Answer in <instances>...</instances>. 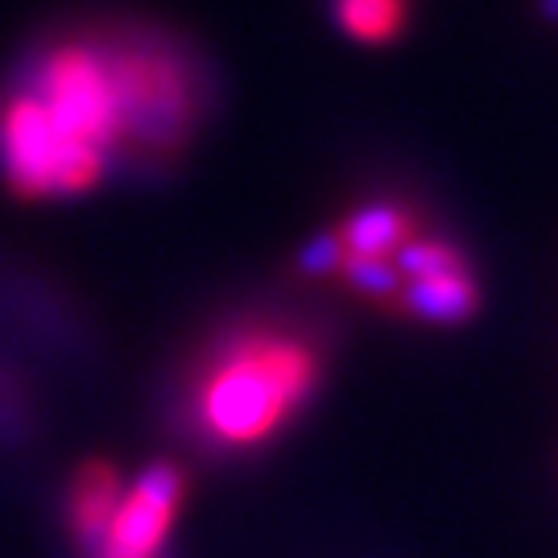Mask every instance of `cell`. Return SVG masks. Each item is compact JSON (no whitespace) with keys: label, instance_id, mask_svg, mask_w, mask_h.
Instances as JSON below:
<instances>
[{"label":"cell","instance_id":"cell-1","mask_svg":"<svg viewBox=\"0 0 558 558\" xmlns=\"http://www.w3.org/2000/svg\"><path fill=\"white\" fill-rule=\"evenodd\" d=\"M195 120L199 71L179 41L145 29L66 34L0 92V174L21 199H75L120 154L182 149Z\"/></svg>","mask_w":558,"mask_h":558},{"label":"cell","instance_id":"cell-2","mask_svg":"<svg viewBox=\"0 0 558 558\" xmlns=\"http://www.w3.org/2000/svg\"><path fill=\"white\" fill-rule=\"evenodd\" d=\"M319 348L278 327H248L223 339L191 389V418L216 447H260L281 435L315 398Z\"/></svg>","mask_w":558,"mask_h":558},{"label":"cell","instance_id":"cell-3","mask_svg":"<svg viewBox=\"0 0 558 558\" xmlns=\"http://www.w3.org/2000/svg\"><path fill=\"white\" fill-rule=\"evenodd\" d=\"M182 493L186 476L174 463L145 468L133 484H124L104 534L87 546V558H161L179 521Z\"/></svg>","mask_w":558,"mask_h":558},{"label":"cell","instance_id":"cell-4","mask_svg":"<svg viewBox=\"0 0 558 558\" xmlns=\"http://www.w3.org/2000/svg\"><path fill=\"white\" fill-rule=\"evenodd\" d=\"M398 311L426 323H459L480 306V286L472 265L456 244L435 236H414L398 253Z\"/></svg>","mask_w":558,"mask_h":558},{"label":"cell","instance_id":"cell-5","mask_svg":"<svg viewBox=\"0 0 558 558\" xmlns=\"http://www.w3.org/2000/svg\"><path fill=\"white\" fill-rule=\"evenodd\" d=\"M120 493H124V476L104 459L83 463L80 476L71 480V488H66V530L83 550L104 534Z\"/></svg>","mask_w":558,"mask_h":558},{"label":"cell","instance_id":"cell-6","mask_svg":"<svg viewBox=\"0 0 558 558\" xmlns=\"http://www.w3.org/2000/svg\"><path fill=\"white\" fill-rule=\"evenodd\" d=\"M336 17L348 38L380 46L405 25V0H336Z\"/></svg>","mask_w":558,"mask_h":558}]
</instances>
